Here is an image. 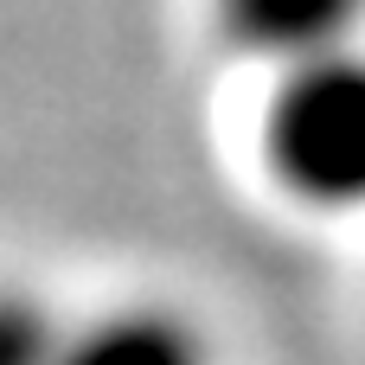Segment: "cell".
Returning a JSON list of instances; mask_svg holds the SVG:
<instances>
[{"label": "cell", "mask_w": 365, "mask_h": 365, "mask_svg": "<svg viewBox=\"0 0 365 365\" xmlns=\"http://www.w3.org/2000/svg\"><path fill=\"white\" fill-rule=\"evenodd\" d=\"M257 154L276 192L314 218L365 212V45L276 71L257 122Z\"/></svg>", "instance_id": "cell-1"}, {"label": "cell", "mask_w": 365, "mask_h": 365, "mask_svg": "<svg viewBox=\"0 0 365 365\" xmlns=\"http://www.w3.org/2000/svg\"><path fill=\"white\" fill-rule=\"evenodd\" d=\"M212 19L225 45L269 77L365 45V0H212Z\"/></svg>", "instance_id": "cell-2"}, {"label": "cell", "mask_w": 365, "mask_h": 365, "mask_svg": "<svg viewBox=\"0 0 365 365\" xmlns=\"http://www.w3.org/2000/svg\"><path fill=\"white\" fill-rule=\"evenodd\" d=\"M58 340H64V321L51 314V302L26 289H0V365H51Z\"/></svg>", "instance_id": "cell-4"}, {"label": "cell", "mask_w": 365, "mask_h": 365, "mask_svg": "<svg viewBox=\"0 0 365 365\" xmlns=\"http://www.w3.org/2000/svg\"><path fill=\"white\" fill-rule=\"evenodd\" d=\"M51 365H218L205 327L167 302H122L64 327Z\"/></svg>", "instance_id": "cell-3"}]
</instances>
